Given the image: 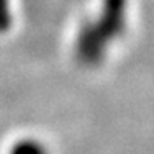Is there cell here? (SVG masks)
<instances>
[{
    "mask_svg": "<svg viewBox=\"0 0 154 154\" xmlns=\"http://www.w3.org/2000/svg\"><path fill=\"white\" fill-rule=\"evenodd\" d=\"M8 154H48L46 148L36 139H21L10 148Z\"/></svg>",
    "mask_w": 154,
    "mask_h": 154,
    "instance_id": "6da1fadb",
    "label": "cell"
}]
</instances>
